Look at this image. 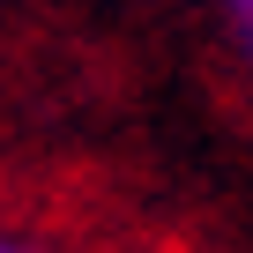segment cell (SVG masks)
Segmentation results:
<instances>
[{"label": "cell", "mask_w": 253, "mask_h": 253, "mask_svg": "<svg viewBox=\"0 0 253 253\" xmlns=\"http://www.w3.org/2000/svg\"><path fill=\"white\" fill-rule=\"evenodd\" d=\"M246 45H253V23H246Z\"/></svg>", "instance_id": "3957f363"}, {"label": "cell", "mask_w": 253, "mask_h": 253, "mask_svg": "<svg viewBox=\"0 0 253 253\" xmlns=\"http://www.w3.org/2000/svg\"><path fill=\"white\" fill-rule=\"evenodd\" d=\"M0 253H67V246L45 238V231H30V223H0Z\"/></svg>", "instance_id": "6da1fadb"}, {"label": "cell", "mask_w": 253, "mask_h": 253, "mask_svg": "<svg viewBox=\"0 0 253 253\" xmlns=\"http://www.w3.org/2000/svg\"><path fill=\"white\" fill-rule=\"evenodd\" d=\"M238 15H246V23H253V0H238Z\"/></svg>", "instance_id": "7a4b0ae2"}]
</instances>
